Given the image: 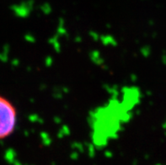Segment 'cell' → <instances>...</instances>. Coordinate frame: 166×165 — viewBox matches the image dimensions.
<instances>
[{
	"instance_id": "1",
	"label": "cell",
	"mask_w": 166,
	"mask_h": 165,
	"mask_svg": "<svg viewBox=\"0 0 166 165\" xmlns=\"http://www.w3.org/2000/svg\"><path fill=\"white\" fill-rule=\"evenodd\" d=\"M17 110L7 98L0 95V140L10 137L16 128Z\"/></svg>"
}]
</instances>
